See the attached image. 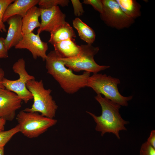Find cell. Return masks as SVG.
I'll list each match as a JSON object with an SVG mask.
<instances>
[{"label": "cell", "instance_id": "7c38bea8", "mask_svg": "<svg viewBox=\"0 0 155 155\" xmlns=\"http://www.w3.org/2000/svg\"><path fill=\"white\" fill-rule=\"evenodd\" d=\"M22 18L20 16H15L10 18L7 21L9 28L4 42L8 50L15 47L22 38Z\"/></svg>", "mask_w": 155, "mask_h": 155}, {"label": "cell", "instance_id": "f1b7e54d", "mask_svg": "<svg viewBox=\"0 0 155 155\" xmlns=\"http://www.w3.org/2000/svg\"><path fill=\"white\" fill-rule=\"evenodd\" d=\"M0 155H4V147H0Z\"/></svg>", "mask_w": 155, "mask_h": 155}, {"label": "cell", "instance_id": "83f0119b", "mask_svg": "<svg viewBox=\"0 0 155 155\" xmlns=\"http://www.w3.org/2000/svg\"><path fill=\"white\" fill-rule=\"evenodd\" d=\"M6 121L4 119L0 118V132L4 131Z\"/></svg>", "mask_w": 155, "mask_h": 155}, {"label": "cell", "instance_id": "7402d4cb", "mask_svg": "<svg viewBox=\"0 0 155 155\" xmlns=\"http://www.w3.org/2000/svg\"><path fill=\"white\" fill-rule=\"evenodd\" d=\"M83 3L91 5L96 10L98 11L100 14L103 13V7L102 0H84Z\"/></svg>", "mask_w": 155, "mask_h": 155}, {"label": "cell", "instance_id": "52a82bcc", "mask_svg": "<svg viewBox=\"0 0 155 155\" xmlns=\"http://www.w3.org/2000/svg\"><path fill=\"white\" fill-rule=\"evenodd\" d=\"M13 72L18 74L19 78L11 80L4 78L2 84L5 88L17 95L25 103L33 99V96L26 87L27 82L35 79L34 77L28 74L25 69V62L23 58L19 59L13 65Z\"/></svg>", "mask_w": 155, "mask_h": 155}, {"label": "cell", "instance_id": "30bf717a", "mask_svg": "<svg viewBox=\"0 0 155 155\" xmlns=\"http://www.w3.org/2000/svg\"><path fill=\"white\" fill-rule=\"evenodd\" d=\"M39 35L33 32L23 34L22 39L15 48L26 49L31 53L34 59L40 57L43 61H45L47 56L46 52L48 49V43L42 40Z\"/></svg>", "mask_w": 155, "mask_h": 155}, {"label": "cell", "instance_id": "d4e9b609", "mask_svg": "<svg viewBox=\"0 0 155 155\" xmlns=\"http://www.w3.org/2000/svg\"><path fill=\"white\" fill-rule=\"evenodd\" d=\"M4 38L0 37V59L6 58L8 57V50L5 46Z\"/></svg>", "mask_w": 155, "mask_h": 155}, {"label": "cell", "instance_id": "9c48e42d", "mask_svg": "<svg viewBox=\"0 0 155 155\" xmlns=\"http://www.w3.org/2000/svg\"><path fill=\"white\" fill-rule=\"evenodd\" d=\"M22 101L14 92L5 88L0 89V118L12 121L16 111L21 107Z\"/></svg>", "mask_w": 155, "mask_h": 155}, {"label": "cell", "instance_id": "4316f807", "mask_svg": "<svg viewBox=\"0 0 155 155\" xmlns=\"http://www.w3.org/2000/svg\"><path fill=\"white\" fill-rule=\"evenodd\" d=\"M4 72L0 65V89L5 88L2 84V81L4 79Z\"/></svg>", "mask_w": 155, "mask_h": 155}, {"label": "cell", "instance_id": "5b68a950", "mask_svg": "<svg viewBox=\"0 0 155 155\" xmlns=\"http://www.w3.org/2000/svg\"><path fill=\"white\" fill-rule=\"evenodd\" d=\"M20 132L29 138H36L55 125L57 121L37 112L20 111L16 118Z\"/></svg>", "mask_w": 155, "mask_h": 155}, {"label": "cell", "instance_id": "8fae6325", "mask_svg": "<svg viewBox=\"0 0 155 155\" xmlns=\"http://www.w3.org/2000/svg\"><path fill=\"white\" fill-rule=\"evenodd\" d=\"M40 10L41 22L37 30L38 34L43 31L51 33L66 22L65 15L59 6Z\"/></svg>", "mask_w": 155, "mask_h": 155}, {"label": "cell", "instance_id": "d6986e66", "mask_svg": "<svg viewBox=\"0 0 155 155\" xmlns=\"http://www.w3.org/2000/svg\"><path fill=\"white\" fill-rule=\"evenodd\" d=\"M20 132L18 125L9 130L0 132V147L4 146L16 134Z\"/></svg>", "mask_w": 155, "mask_h": 155}, {"label": "cell", "instance_id": "e0dca14e", "mask_svg": "<svg viewBox=\"0 0 155 155\" xmlns=\"http://www.w3.org/2000/svg\"><path fill=\"white\" fill-rule=\"evenodd\" d=\"M73 27L77 30L80 38L87 44H92L95 39L94 31L79 18H76L73 21Z\"/></svg>", "mask_w": 155, "mask_h": 155}, {"label": "cell", "instance_id": "277c9868", "mask_svg": "<svg viewBox=\"0 0 155 155\" xmlns=\"http://www.w3.org/2000/svg\"><path fill=\"white\" fill-rule=\"evenodd\" d=\"M120 80L105 74L95 73L90 76L87 82L86 87L92 88L97 94H102L104 97L121 106H127L128 102L133 96H124L119 92L118 85Z\"/></svg>", "mask_w": 155, "mask_h": 155}, {"label": "cell", "instance_id": "ba28073f", "mask_svg": "<svg viewBox=\"0 0 155 155\" xmlns=\"http://www.w3.org/2000/svg\"><path fill=\"white\" fill-rule=\"evenodd\" d=\"M103 13L100 17L108 26L121 30L128 28L133 24L135 20L126 15L115 0H102Z\"/></svg>", "mask_w": 155, "mask_h": 155}, {"label": "cell", "instance_id": "5bb4252c", "mask_svg": "<svg viewBox=\"0 0 155 155\" xmlns=\"http://www.w3.org/2000/svg\"><path fill=\"white\" fill-rule=\"evenodd\" d=\"M54 51L61 58H69L78 56L81 51L80 46L75 42L74 39L68 38L53 45Z\"/></svg>", "mask_w": 155, "mask_h": 155}, {"label": "cell", "instance_id": "44dd1931", "mask_svg": "<svg viewBox=\"0 0 155 155\" xmlns=\"http://www.w3.org/2000/svg\"><path fill=\"white\" fill-rule=\"evenodd\" d=\"M14 0H0V32H6L7 30L3 22V18L8 6Z\"/></svg>", "mask_w": 155, "mask_h": 155}, {"label": "cell", "instance_id": "9a60e30c", "mask_svg": "<svg viewBox=\"0 0 155 155\" xmlns=\"http://www.w3.org/2000/svg\"><path fill=\"white\" fill-rule=\"evenodd\" d=\"M41 15L40 9L36 6L29 9L22 18V31L23 34L32 32L40 26L39 18Z\"/></svg>", "mask_w": 155, "mask_h": 155}, {"label": "cell", "instance_id": "3957f363", "mask_svg": "<svg viewBox=\"0 0 155 155\" xmlns=\"http://www.w3.org/2000/svg\"><path fill=\"white\" fill-rule=\"evenodd\" d=\"M26 86L32 95L33 103L31 108H26L24 111L40 113L44 116L53 118L58 106L51 95V90L44 88L42 80H30L27 82Z\"/></svg>", "mask_w": 155, "mask_h": 155}, {"label": "cell", "instance_id": "ac0fdd59", "mask_svg": "<svg viewBox=\"0 0 155 155\" xmlns=\"http://www.w3.org/2000/svg\"><path fill=\"white\" fill-rule=\"evenodd\" d=\"M121 10L127 16L135 19L141 15L140 4L135 0H116Z\"/></svg>", "mask_w": 155, "mask_h": 155}, {"label": "cell", "instance_id": "484cf974", "mask_svg": "<svg viewBox=\"0 0 155 155\" xmlns=\"http://www.w3.org/2000/svg\"><path fill=\"white\" fill-rule=\"evenodd\" d=\"M146 142L155 148V130H153L151 131L150 136Z\"/></svg>", "mask_w": 155, "mask_h": 155}, {"label": "cell", "instance_id": "8992f818", "mask_svg": "<svg viewBox=\"0 0 155 155\" xmlns=\"http://www.w3.org/2000/svg\"><path fill=\"white\" fill-rule=\"evenodd\" d=\"M80 46V52L77 56L69 58L60 57L66 67L74 71H84L93 73L110 67L109 66L99 65L95 62L94 57L99 51L98 47L90 44H82Z\"/></svg>", "mask_w": 155, "mask_h": 155}, {"label": "cell", "instance_id": "ffe728a7", "mask_svg": "<svg viewBox=\"0 0 155 155\" xmlns=\"http://www.w3.org/2000/svg\"><path fill=\"white\" fill-rule=\"evenodd\" d=\"M68 0H40L38 4L40 9H46L60 5L62 7L67 6L69 3Z\"/></svg>", "mask_w": 155, "mask_h": 155}, {"label": "cell", "instance_id": "2e32d148", "mask_svg": "<svg viewBox=\"0 0 155 155\" xmlns=\"http://www.w3.org/2000/svg\"><path fill=\"white\" fill-rule=\"evenodd\" d=\"M50 34L49 42L53 45L67 38L74 39L76 37L72 28L66 22Z\"/></svg>", "mask_w": 155, "mask_h": 155}, {"label": "cell", "instance_id": "4fadbf2b", "mask_svg": "<svg viewBox=\"0 0 155 155\" xmlns=\"http://www.w3.org/2000/svg\"><path fill=\"white\" fill-rule=\"evenodd\" d=\"M38 0H16L7 8L3 18V22H7L10 18L15 16L23 17L32 7L38 4Z\"/></svg>", "mask_w": 155, "mask_h": 155}, {"label": "cell", "instance_id": "603a6c76", "mask_svg": "<svg viewBox=\"0 0 155 155\" xmlns=\"http://www.w3.org/2000/svg\"><path fill=\"white\" fill-rule=\"evenodd\" d=\"M140 155H155V148L146 142L141 146Z\"/></svg>", "mask_w": 155, "mask_h": 155}, {"label": "cell", "instance_id": "7a4b0ae2", "mask_svg": "<svg viewBox=\"0 0 155 155\" xmlns=\"http://www.w3.org/2000/svg\"><path fill=\"white\" fill-rule=\"evenodd\" d=\"M94 98L101 106V115L98 116L90 112H86L93 117L96 123L95 130L101 132L102 136L106 133H112L120 140L119 131H127L125 125L129 123V121L123 119L119 113L121 106L102 97L100 94H97Z\"/></svg>", "mask_w": 155, "mask_h": 155}, {"label": "cell", "instance_id": "6da1fadb", "mask_svg": "<svg viewBox=\"0 0 155 155\" xmlns=\"http://www.w3.org/2000/svg\"><path fill=\"white\" fill-rule=\"evenodd\" d=\"M45 61L47 73L66 93L73 94L86 87L88 80L90 76V72L84 71L81 75L74 74L72 70L66 67L54 50L47 55Z\"/></svg>", "mask_w": 155, "mask_h": 155}, {"label": "cell", "instance_id": "cb8c5ba5", "mask_svg": "<svg viewBox=\"0 0 155 155\" xmlns=\"http://www.w3.org/2000/svg\"><path fill=\"white\" fill-rule=\"evenodd\" d=\"M71 1L75 15L78 17L82 15L84 11L82 3L78 0H71Z\"/></svg>", "mask_w": 155, "mask_h": 155}]
</instances>
